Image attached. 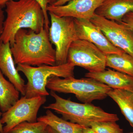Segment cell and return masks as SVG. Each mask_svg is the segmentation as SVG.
Returning a JSON list of instances; mask_svg holds the SVG:
<instances>
[{"label": "cell", "mask_w": 133, "mask_h": 133, "mask_svg": "<svg viewBox=\"0 0 133 133\" xmlns=\"http://www.w3.org/2000/svg\"><path fill=\"white\" fill-rule=\"evenodd\" d=\"M44 27L39 33L30 29L19 30L15 36L11 50L15 64L32 66L56 65V50Z\"/></svg>", "instance_id": "obj_1"}, {"label": "cell", "mask_w": 133, "mask_h": 133, "mask_svg": "<svg viewBox=\"0 0 133 133\" xmlns=\"http://www.w3.org/2000/svg\"><path fill=\"white\" fill-rule=\"evenodd\" d=\"M6 17L0 42L12 45L19 30L28 29L38 33L45 26L42 9L36 0H9L5 4Z\"/></svg>", "instance_id": "obj_2"}, {"label": "cell", "mask_w": 133, "mask_h": 133, "mask_svg": "<svg viewBox=\"0 0 133 133\" xmlns=\"http://www.w3.org/2000/svg\"><path fill=\"white\" fill-rule=\"evenodd\" d=\"M50 95L55 99L54 103L44 107L46 109L54 110L61 115L63 118L85 127H90L95 122L119 120L118 115L105 111L101 108L91 103H81L65 99L51 91Z\"/></svg>", "instance_id": "obj_3"}, {"label": "cell", "mask_w": 133, "mask_h": 133, "mask_svg": "<svg viewBox=\"0 0 133 133\" xmlns=\"http://www.w3.org/2000/svg\"><path fill=\"white\" fill-rule=\"evenodd\" d=\"M46 88L55 92L74 94L83 103H91L94 101L104 99L112 89L107 85L90 78H62L55 76L49 79Z\"/></svg>", "instance_id": "obj_4"}, {"label": "cell", "mask_w": 133, "mask_h": 133, "mask_svg": "<svg viewBox=\"0 0 133 133\" xmlns=\"http://www.w3.org/2000/svg\"><path fill=\"white\" fill-rule=\"evenodd\" d=\"M17 65V71L22 72L28 79L24 95L27 98L49 96L50 93L46 90V85L49 79L52 76L63 78L74 77L75 66L69 62L59 65L39 66Z\"/></svg>", "instance_id": "obj_5"}, {"label": "cell", "mask_w": 133, "mask_h": 133, "mask_svg": "<svg viewBox=\"0 0 133 133\" xmlns=\"http://www.w3.org/2000/svg\"><path fill=\"white\" fill-rule=\"evenodd\" d=\"M50 18L49 38L56 50V65L67 62L68 52L72 44L77 39L74 19L69 17H59L49 12Z\"/></svg>", "instance_id": "obj_6"}, {"label": "cell", "mask_w": 133, "mask_h": 133, "mask_svg": "<svg viewBox=\"0 0 133 133\" xmlns=\"http://www.w3.org/2000/svg\"><path fill=\"white\" fill-rule=\"evenodd\" d=\"M67 62L82 67L88 72H99L106 68V55L92 43L78 39L70 47Z\"/></svg>", "instance_id": "obj_7"}, {"label": "cell", "mask_w": 133, "mask_h": 133, "mask_svg": "<svg viewBox=\"0 0 133 133\" xmlns=\"http://www.w3.org/2000/svg\"><path fill=\"white\" fill-rule=\"evenodd\" d=\"M47 101L46 97H22L8 111L3 113L1 122L5 124L3 133H9L15 127L24 122L37 121V115L42 105Z\"/></svg>", "instance_id": "obj_8"}, {"label": "cell", "mask_w": 133, "mask_h": 133, "mask_svg": "<svg viewBox=\"0 0 133 133\" xmlns=\"http://www.w3.org/2000/svg\"><path fill=\"white\" fill-rule=\"evenodd\" d=\"M91 21L99 27L113 45L133 57V33L131 30L121 23L95 14Z\"/></svg>", "instance_id": "obj_9"}, {"label": "cell", "mask_w": 133, "mask_h": 133, "mask_svg": "<svg viewBox=\"0 0 133 133\" xmlns=\"http://www.w3.org/2000/svg\"><path fill=\"white\" fill-rule=\"evenodd\" d=\"M74 19L78 39L92 43L106 55L124 52L113 45L99 27L91 20Z\"/></svg>", "instance_id": "obj_10"}, {"label": "cell", "mask_w": 133, "mask_h": 133, "mask_svg": "<svg viewBox=\"0 0 133 133\" xmlns=\"http://www.w3.org/2000/svg\"><path fill=\"white\" fill-rule=\"evenodd\" d=\"M104 0H71L62 6L48 5V12L59 17L91 20Z\"/></svg>", "instance_id": "obj_11"}, {"label": "cell", "mask_w": 133, "mask_h": 133, "mask_svg": "<svg viewBox=\"0 0 133 133\" xmlns=\"http://www.w3.org/2000/svg\"><path fill=\"white\" fill-rule=\"evenodd\" d=\"M15 64L10 43L0 42V70L21 94L24 96L25 81L20 76Z\"/></svg>", "instance_id": "obj_12"}, {"label": "cell", "mask_w": 133, "mask_h": 133, "mask_svg": "<svg viewBox=\"0 0 133 133\" xmlns=\"http://www.w3.org/2000/svg\"><path fill=\"white\" fill-rule=\"evenodd\" d=\"M85 77L95 79L112 89H121L133 92V77L108 69L99 72H88Z\"/></svg>", "instance_id": "obj_13"}, {"label": "cell", "mask_w": 133, "mask_h": 133, "mask_svg": "<svg viewBox=\"0 0 133 133\" xmlns=\"http://www.w3.org/2000/svg\"><path fill=\"white\" fill-rule=\"evenodd\" d=\"M133 12V0H104L95 14L111 21L120 23L124 16Z\"/></svg>", "instance_id": "obj_14"}, {"label": "cell", "mask_w": 133, "mask_h": 133, "mask_svg": "<svg viewBox=\"0 0 133 133\" xmlns=\"http://www.w3.org/2000/svg\"><path fill=\"white\" fill-rule=\"evenodd\" d=\"M37 121L44 122L58 133H82L85 128L59 118L50 109H47L45 115L37 118Z\"/></svg>", "instance_id": "obj_15"}, {"label": "cell", "mask_w": 133, "mask_h": 133, "mask_svg": "<svg viewBox=\"0 0 133 133\" xmlns=\"http://www.w3.org/2000/svg\"><path fill=\"white\" fill-rule=\"evenodd\" d=\"M108 96L116 102L121 112L133 128V92L121 89H112Z\"/></svg>", "instance_id": "obj_16"}, {"label": "cell", "mask_w": 133, "mask_h": 133, "mask_svg": "<svg viewBox=\"0 0 133 133\" xmlns=\"http://www.w3.org/2000/svg\"><path fill=\"white\" fill-rule=\"evenodd\" d=\"M0 70V110L6 111L19 99L20 92Z\"/></svg>", "instance_id": "obj_17"}, {"label": "cell", "mask_w": 133, "mask_h": 133, "mask_svg": "<svg viewBox=\"0 0 133 133\" xmlns=\"http://www.w3.org/2000/svg\"><path fill=\"white\" fill-rule=\"evenodd\" d=\"M106 66L133 77V57L125 52L106 55Z\"/></svg>", "instance_id": "obj_18"}, {"label": "cell", "mask_w": 133, "mask_h": 133, "mask_svg": "<svg viewBox=\"0 0 133 133\" xmlns=\"http://www.w3.org/2000/svg\"><path fill=\"white\" fill-rule=\"evenodd\" d=\"M48 125L43 122H24L12 129L9 133H46Z\"/></svg>", "instance_id": "obj_19"}, {"label": "cell", "mask_w": 133, "mask_h": 133, "mask_svg": "<svg viewBox=\"0 0 133 133\" xmlns=\"http://www.w3.org/2000/svg\"><path fill=\"white\" fill-rule=\"evenodd\" d=\"M115 121L95 122L90 127L96 133H123V130Z\"/></svg>", "instance_id": "obj_20"}, {"label": "cell", "mask_w": 133, "mask_h": 133, "mask_svg": "<svg viewBox=\"0 0 133 133\" xmlns=\"http://www.w3.org/2000/svg\"><path fill=\"white\" fill-rule=\"evenodd\" d=\"M9 0H0V5L3 7L5 6V3ZM41 5L42 9L44 14V17L45 20V28L49 31V28L50 21L48 16L47 7L48 4L47 0H36Z\"/></svg>", "instance_id": "obj_21"}, {"label": "cell", "mask_w": 133, "mask_h": 133, "mask_svg": "<svg viewBox=\"0 0 133 133\" xmlns=\"http://www.w3.org/2000/svg\"><path fill=\"white\" fill-rule=\"evenodd\" d=\"M120 23L128 28L133 33V12H130L124 16Z\"/></svg>", "instance_id": "obj_22"}, {"label": "cell", "mask_w": 133, "mask_h": 133, "mask_svg": "<svg viewBox=\"0 0 133 133\" xmlns=\"http://www.w3.org/2000/svg\"><path fill=\"white\" fill-rule=\"evenodd\" d=\"M5 19L4 11L3 10V6L0 5V37L3 31Z\"/></svg>", "instance_id": "obj_23"}, {"label": "cell", "mask_w": 133, "mask_h": 133, "mask_svg": "<svg viewBox=\"0 0 133 133\" xmlns=\"http://www.w3.org/2000/svg\"><path fill=\"white\" fill-rule=\"evenodd\" d=\"M70 1L71 0H58L52 5L56 6H62V5H65Z\"/></svg>", "instance_id": "obj_24"}, {"label": "cell", "mask_w": 133, "mask_h": 133, "mask_svg": "<svg viewBox=\"0 0 133 133\" xmlns=\"http://www.w3.org/2000/svg\"><path fill=\"white\" fill-rule=\"evenodd\" d=\"M82 133H96L91 127H85L83 129Z\"/></svg>", "instance_id": "obj_25"}, {"label": "cell", "mask_w": 133, "mask_h": 133, "mask_svg": "<svg viewBox=\"0 0 133 133\" xmlns=\"http://www.w3.org/2000/svg\"><path fill=\"white\" fill-rule=\"evenodd\" d=\"M46 133H58L56 131L51 128L50 126H48Z\"/></svg>", "instance_id": "obj_26"}, {"label": "cell", "mask_w": 133, "mask_h": 133, "mask_svg": "<svg viewBox=\"0 0 133 133\" xmlns=\"http://www.w3.org/2000/svg\"><path fill=\"white\" fill-rule=\"evenodd\" d=\"M2 114L0 111V132L3 133V124L1 122V116L2 115Z\"/></svg>", "instance_id": "obj_27"}, {"label": "cell", "mask_w": 133, "mask_h": 133, "mask_svg": "<svg viewBox=\"0 0 133 133\" xmlns=\"http://www.w3.org/2000/svg\"><path fill=\"white\" fill-rule=\"evenodd\" d=\"M58 0H47L48 5H53Z\"/></svg>", "instance_id": "obj_28"}, {"label": "cell", "mask_w": 133, "mask_h": 133, "mask_svg": "<svg viewBox=\"0 0 133 133\" xmlns=\"http://www.w3.org/2000/svg\"><path fill=\"white\" fill-rule=\"evenodd\" d=\"M129 133H133V132Z\"/></svg>", "instance_id": "obj_29"}, {"label": "cell", "mask_w": 133, "mask_h": 133, "mask_svg": "<svg viewBox=\"0 0 133 133\" xmlns=\"http://www.w3.org/2000/svg\"><path fill=\"white\" fill-rule=\"evenodd\" d=\"M0 133H2L0 132Z\"/></svg>", "instance_id": "obj_30"}]
</instances>
